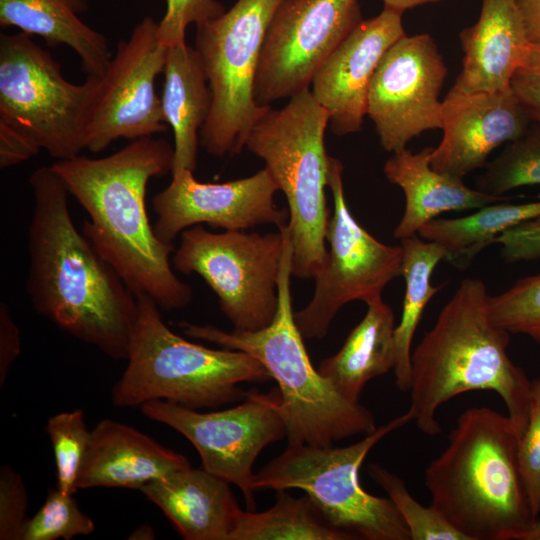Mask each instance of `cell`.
Returning a JSON list of instances; mask_svg holds the SVG:
<instances>
[{
  "label": "cell",
  "mask_w": 540,
  "mask_h": 540,
  "mask_svg": "<svg viewBox=\"0 0 540 540\" xmlns=\"http://www.w3.org/2000/svg\"><path fill=\"white\" fill-rule=\"evenodd\" d=\"M26 289L34 310L106 356L127 359L138 302L73 222L69 192L51 166L29 177Z\"/></svg>",
  "instance_id": "6da1fadb"
},
{
  "label": "cell",
  "mask_w": 540,
  "mask_h": 540,
  "mask_svg": "<svg viewBox=\"0 0 540 540\" xmlns=\"http://www.w3.org/2000/svg\"><path fill=\"white\" fill-rule=\"evenodd\" d=\"M174 149L165 139L144 137L101 158L76 156L51 166L89 216L82 233L136 294L161 309L186 307L193 291L173 271L172 243L150 224L146 191L152 178L172 171Z\"/></svg>",
  "instance_id": "7a4b0ae2"
},
{
  "label": "cell",
  "mask_w": 540,
  "mask_h": 540,
  "mask_svg": "<svg viewBox=\"0 0 540 540\" xmlns=\"http://www.w3.org/2000/svg\"><path fill=\"white\" fill-rule=\"evenodd\" d=\"M488 297L482 280H462L411 355L408 411L423 434H440L439 407L471 391L497 393L520 437L526 428L531 380L509 358L510 333L490 321Z\"/></svg>",
  "instance_id": "3957f363"
},
{
  "label": "cell",
  "mask_w": 540,
  "mask_h": 540,
  "mask_svg": "<svg viewBox=\"0 0 540 540\" xmlns=\"http://www.w3.org/2000/svg\"><path fill=\"white\" fill-rule=\"evenodd\" d=\"M519 439L508 415L472 407L426 468L430 505L467 540H522L538 519L519 469Z\"/></svg>",
  "instance_id": "277c9868"
},
{
  "label": "cell",
  "mask_w": 540,
  "mask_h": 540,
  "mask_svg": "<svg viewBox=\"0 0 540 540\" xmlns=\"http://www.w3.org/2000/svg\"><path fill=\"white\" fill-rule=\"evenodd\" d=\"M280 230L284 249L278 276L279 303L267 327L226 332L212 325H179L191 338L248 353L261 362L279 386L288 444L324 447L345 438L368 435L377 428L372 412L340 395L311 363L292 308L290 231L287 224Z\"/></svg>",
  "instance_id": "5b68a950"
},
{
  "label": "cell",
  "mask_w": 540,
  "mask_h": 540,
  "mask_svg": "<svg viewBox=\"0 0 540 540\" xmlns=\"http://www.w3.org/2000/svg\"><path fill=\"white\" fill-rule=\"evenodd\" d=\"M135 296L138 316L126 369L112 389L115 406L140 407L163 400L196 410L217 408L245 397L241 383L271 379L261 362L248 353L211 349L177 335L150 297Z\"/></svg>",
  "instance_id": "8992f818"
},
{
  "label": "cell",
  "mask_w": 540,
  "mask_h": 540,
  "mask_svg": "<svg viewBox=\"0 0 540 540\" xmlns=\"http://www.w3.org/2000/svg\"><path fill=\"white\" fill-rule=\"evenodd\" d=\"M329 115L305 89L280 109L271 107L251 129L245 144L262 159L288 204L292 276L314 278L324 267L331 217L325 188L329 159L324 136Z\"/></svg>",
  "instance_id": "52a82bcc"
},
{
  "label": "cell",
  "mask_w": 540,
  "mask_h": 540,
  "mask_svg": "<svg viewBox=\"0 0 540 540\" xmlns=\"http://www.w3.org/2000/svg\"><path fill=\"white\" fill-rule=\"evenodd\" d=\"M413 421L409 411L376 428L353 444L334 447L288 444L255 473V490H303L335 528L352 539L411 540L410 532L387 497L366 492L360 467L386 435Z\"/></svg>",
  "instance_id": "ba28073f"
},
{
  "label": "cell",
  "mask_w": 540,
  "mask_h": 540,
  "mask_svg": "<svg viewBox=\"0 0 540 540\" xmlns=\"http://www.w3.org/2000/svg\"><path fill=\"white\" fill-rule=\"evenodd\" d=\"M284 0H237L219 17L197 25L195 45L212 92L200 144L212 156L239 154L271 107L259 105L254 82L271 21Z\"/></svg>",
  "instance_id": "9c48e42d"
},
{
  "label": "cell",
  "mask_w": 540,
  "mask_h": 540,
  "mask_svg": "<svg viewBox=\"0 0 540 540\" xmlns=\"http://www.w3.org/2000/svg\"><path fill=\"white\" fill-rule=\"evenodd\" d=\"M101 78L68 81L32 36L0 34V121L29 136L57 160L85 149V131Z\"/></svg>",
  "instance_id": "30bf717a"
},
{
  "label": "cell",
  "mask_w": 540,
  "mask_h": 540,
  "mask_svg": "<svg viewBox=\"0 0 540 540\" xmlns=\"http://www.w3.org/2000/svg\"><path fill=\"white\" fill-rule=\"evenodd\" d=\"M284 235L245 231L215 233L202 225L180 234L171 264L196 273L216 294L221 312L237 331H258L274 319Z\"/></svg>",
  "instance_id": "8fae6325"
},
{
  "label": "cell",
  "mask_w": 540,
  "mask_h": 540,
  "mask_svg": "<svg viewBox=\"0 0 540 540\" xmlns=\"http://www.w3.org/2000/svg\"><path fill=\"white\" fill-rule=\"evenodd\" d=\"M342 172L341 161L330 156L328 187L334 208L326 233L327 259L314 277L315 289L310 302L294 312L304 339L324 338L345 304L360 300L367 305L382 298L385 286L402 276V246L378 241L353 217L345 200Z\"/></svg>",
  "instance_id": "7c38bea8"
},
{
  "label": "cell",
  "mask_w": 540,
  "mask_h": 540,
  "mask_svg": "<svg viewBox=\"0 0 540 540\" xmlns=\"http://www.w3.org/2000/svg\"><path fill=\"white\" fill-rule=\"evenodd\" d=\"M277 392L249 390L237 406L212 412L163 400L145 402L140 410L183 435L199 453L202 468L237 486L247 510L254 511L253 465L266 446L287 436Z\"/></svg>",
  "instance_id": "4fadbf2b"
},
{
  "label": "cell",
  "mask_w": 540,
  "mask_h": 540,
  "mask_svg": "<svg viewBox=\"0 0 540 540\" xmlns=\"http://www.w3.org/2000/svg\"><path fill=\"white\" fill-rule=\"evenodd\" d=\"M362 20L358 0H284L261 51L256 102L269 106L309 89L320 66Z\"/></svg>",
  "instance_id": "5bb4252c"
},
{
  "label": "cell",
  "mask_w": 540,
  "mask_h": 540,
  "mask_svg": "<svg viewBox=\"0 0 540 540\" xmlns=\"http://www.w3.org/2000/svg\"><path fill=\"white\" fill-rule=\"evenodd\" d=\"M158 22L144 17L121 40L98 92L85 131V149L99 153L114 141L153 137L167 130L155 83L163 73L167 47L157 36Z\"/></svg>",
  "instance_id": "9a60e30c"
},
{
  "label": "cell",
  "mask_w": 540,
  "mask_h": 540,
  "mask_svg": "<svg viewBox=\"0 0 540 540\" xmlns=\"http://www.w3.org/2000/svg\"><path fill=\"white\" fill-rule=\"evenodd\" d=\"M447 67L429 34H406L383 55L370 84L367 115L381 146L397 152L442 126L441 88Z\"/></svg>",
  "instance_id": "2e32d148"
},
{
  "label": "cell",
  "mask_w": 540,
  "mask_h": 540,
  "mask_svg": "<svg viewBox=\"0 0 540 540\" xmlns=\"http://www.w3.org/2000/svg\"><path fill=\"white\" fill-rule=\"evenodd\" d=\"M169 185L152 199L157 219L156 236L172 243L185 229L207 224L224 231H245L272 224L280 229L287 224L289 212L278 209L274 194L278 186L266 168L246 178L224 183H202L193 171L171 173Z\"/></svg>",
  "instance_id": "e0dca14e"
},
{
  "label": "cell",
  "mask_w": 540,
  "mask_h": 540,
  "mask_svg": "<svg viewBox=\"0 0 540 540\" xmlns=\"http://www.w3.org/2000/svg\"><path fill=\"white\" fill-rule=\"evenodd\" d=\"M402 14L384 8L362 20L314 75L312 95L327 111L335 135L361 130L373 75L385 52L405 35Z\"/></svg>",
  "instance_id": "ac0fdd59"
},
{
  "label": "cell",
  "mask_w": 540,
  "mask_h": 540,
  "mask_svg": "<svg viewBox=\"0 0 540 540\" xmlns=\"http://www.w3.org/2000/svg\"><path fill=\"white\" fill-rule=\"evenodd\" d=\"M529 120L512 88L468 93L452 87L442 101L443 137L431 167L463 179L485 167L497 147L521 137Z\"/></svg>",
  "instance_id": "d6986e66"
},
{
  "label": "cell",
  "mask_w": 540,
  "mask_h": 540,
  "mask_svg": "<svg viewBox=\"0 0 540 540\" xmlns=\"http://www.w3.org/2000/svg\"><path fill=\"white\" fill-rule=\"evenodd\" d=\"M189 466L184 455L162 446L134 427L103 419L91 431L77 489L140 490Z\"/></svg>",
  "instance_id": "ffe728a7"
},
{
  "label": "cell",
  "mask_w": 540,
  "mask_h": 540,
  "mask_svg": "<svg viewBox=\"0 0 540 540\" xmlns=\"http://www.w3.org/2000/svg\"><path fill=\"white\" fill-rule=\"evenodd\" d=\"M459 38L462 69L453 88L468 93L510 89L531 44L517 0H482L477 22Z\"/></svg>",
  "instance_id": "44dd1931"
},
{
  "label": "cell",
  "mask_w": 540,
  "mask_h": 540,
  "mask_svg": "<svg viewBox=\"0 0 540 540\" xmlns=\"http://www.w3.org/2000/svg\"><path fill=\"white\" fill-rule=\"evenodd\" d=\"M229 482L191 466L140 491L186 540H229L241 510Z\"/></svg>",
  "instance_id": "7402d4cb"
},
{
  "label": "cell",
  "mask_w": 540,
  "mask_h": 540,
  "mask_svg": "<svg viewBox=\"0 0 540 540\" xmlns=\"http://www.w3.org/2000/svg\"><path fill=\"white\" fill-rule=\"evenodd\" d=\"M433 147L417 153L406 148L394 152L384 165L389 182L399 186L405 196V208L394 237L403 240L418 234L420 228L447 211L480 209L508 197L495 196L466 186L462 178L431 167Z\"/></svg>",
  "instance_id": "603a6c76"
},
{
  "label": "cell",
  "mask_w": 540,
  "mask_h": 540,
  "mask_svg": "<svg viewBox=\"0 0 540 540\" xmlns=\"http://www.w3.org/2000/svg\"><path fill=\"white\" fill-rule=\"evenodd\" d=\"M161 96L163 115L174 136L172 172L197 166L200 131L212 106V92L201 57L187 43L167 49Z\"/></svg>",
  "instance_id": "cb8c5ba5"
},
{
  "label": "cell",
  "mask_w": 540,
  "mask_h": 540,
  "mask_svg": "<svg viewBox=\"0 0 540 540\" xmlns=\"http://www.w3.org/2000/svg\"><path fill=\"white\" fill-rule=\"evenodd\" d=\"M86 7L85 0H0V26L38 36L51 47H70L86 75L101 78L112 54L105 35L81 19Z\"/></svg>",
  "instance_id": "d4e9b609"
},
{
  "label": "cell",
  "mask_w": 540,
  "mask_h": 540,
  "mask_svg": "<svg viewBox=\"0 0 540 540\" xmlns=\"http://www.w3.org/2000/svg\"><path fill=\"white\" fill-rule=\"evenodd\" d=\"M349 333L341 349L323 359L318 372L345 399L359 402L365 385L395 368V316L379 298Z\"/></svg>",
  "instance_id": "484cf974"
},
{
  "label": "cell",
  "mask_w": 540,
  "mask_h": 540,
  "mask_svg": "<svg viewBox=\"0 0 540 540\" xmlns=\"http://www.w3.org/2000/svg\"><path fill=\"white\" fill-rule=\"evenodd\" d=\"M504 202L486 205L465 217L435 218L423 225L418 235L442 246L445 260L457 269H465L500 234L523 221L540 217V201Z\"/></svg>",
  "instance_id": "4316f807"
},
{
  "label": "cell",
  "mask_w": 540,
  "mask_h": 540,
  "mask_svg": "<svg viewBox=\"0 0 540 540\" xmlns=\"http://www.w3.org/2000/svg\"><path fill=\"white\" fill-rule=\"evenodd\" d=\"M403 248L402 276L405 293L401 320L395 327L396 365L395 383L402 392L411 388V346L414 334L425 307L441 290L443 285L431 283L432 273L437 264L445 259L446 251L439 244L422 239L420 236L401 240Z\"/></svg>",
  "instance_id": "83f0119b"
},
{
  "label": "cell",
  "mask_w": 540,
  "mask_h": 540,
  "mask_svg": "<svg viewBox=\"0 0 540 540\" xmlns=\"http://www.w3.org/2000/svg\"><path fill=\"white\" fill-rule=\"evenodd\" d=\"M229 540H353L332 526L306 494L277 490L275 503L256 512L239 511Z\"/></svg>",
  "instance_id": "f1b7e54d"
},
{
  "label": "cell",
  "mask_w": 540,
  "mask_h": 540,
  "mask_svg": "<svg viewBox=\"0 0 540 540\" xmlns=\"http://www.w3.org/2000/svg\"><path fill=\"white\" fill-rule=\"evenodd\" d=\"M485 167L477 186L491 195L502 196L518 187L540 185V128L509 142Z\"/></svg>",
  "instance_id": "f546056e"
},
{
  "label": "cell",
  "mask_w": 540,
  "mask_h": 540,
  "mask_svg": "<svg viewBox=\"0 0 540 540\" xmlns=\"http://www.w3.org/2000/svg\"><path fill=\"white\" fill-rule=\"evenodd\" d=\"M369 474L394 504L411 540H467L434 507L421 505L397 474L377 463L369 465Z\"/></svg>",
  "instance_id": "4dcf8cb0"
},
{
  "label": "cell",
  "mask_w": 540,
  "mask_h": 540,
  "mask_svg": "<svg viewBox=\"0 0 540 540\" xmlns=\"http://www.w3.org/2000/svg\"><path fill=\"white\" fill-rule=\"evenodd\" d=\"M56 466L57 487L66 494L77 492V481L90 439L81 409L51 416L46 425Z\"/></svg>",
  "instance_id": "1f68e13d"
},
{
  "label": "cell",
  "mask_w": 540,
  "mask_h": 540,
  "mask_svg": "<svg viewBox=\"0 0 540 540\" xmlns=\"http://www.w3.org/2000/svg\"><path fill=\"white\" fill-rule=\"evenodd\" d=\"M94 530L93 520L81 511L74 495L56 487L48 490L41 508L26 520L20 540H70Z\"/></svg>",
  "instance_id": "d6a6232c"
},
{
  "label": "cell",
  "mask_w": 540,
  "mask_h": 540,
  "mask_svg": "<svg viewBox=\"0 0 540 540\" xmlns=\"http://www.w3.org/2000/svg\"><path fill=\"white\" fill-rule=\"evenodd\" d=\"M490 321L510 334L540 331V273L516 281L508 290L488 297Z\"/></svg>",
  "instance_id": "836d02e7"
},
{
  "label": "cell",
  "mask_w": 540,
  "mask_h": 540,
  "mask_svg": "<svg viewBox=\"0 0 540 540\" xmlns=\"http://www.w3.org/2000/svg\"><path fill=\"white\" fill-rule=\"evenodd\" d=\"M518 462L533 515H540V377L531 381L526 428L519 439Z\"/></svg>",
  "instance_id": "e575fe53"
},
{
  "label": "cell",
  "mask_w": 540,
  "mask_h": 540,
  "mask_svg": "<svg viewBox=\"0 0 540 540\" xmlns=\"http://www.w3.org/2000/svg\"><path fill=\"white\" fill-rule=\"evenodd\" d=\"M166 11L158 22L159 42L169 48L186 44V28L200 25L222 15L226 10L218 0H165Z\"/></svg>",
  "instance_id": "d590c367"
},
{
  "label": "cell",
  "mask_w": 540,
  "mask_h": 540,
  "mask_svg": "<svg viewBox=\"0 0 540 540\" xmlns=\"http://www.w3.org/2000/svg\"><path fill=\"white\" fill-rule=\"evenodd\" d=\"M28 492L21 475L9 465L0 468V539L20 540L28 519Z\"/></svg>",
  "instance_id": "8d00e7d4"
},
{
  "label": "cell",
  "mask_w": 540,
  "mask_h": 540,
  "mask_svg": "<svg viewBox=\"0 0 540 540\" xmlns=\"http://www.w3.org/2000/svg\"><path fill=\"white\" fill-rule=\"evenodd\" d=\"M501 255L508 263L540 258V217L523 221L496 237Z\"/></svg>",
  "instance_id": "74e56055"
},
{
  "label": "cell",
  "mask_w": 540,
  "mask_h": 540,
  "mask_svg": "<svg viewBox=\"0 0 540 540\" xmlns=\"http://www.w3.org/2000/svg\"><path fill=\"white\" fill-rule=\"evenodd\" d=\"M39 146L24 132L0 121V167L21 164L40 152Z\"/></svg>",
  "instance_id": "f35d334b"
},
{
  "label": "cell",
  "mask_w": 540,
  "mask_h": 540,
  "mask_svg": "<svg viewBox=\"0 0 540 540\" xmlns=\"http://www.w3.org/2000/svg\"><path fill=\"white\" fill-rule=\"evenodd\" d=\"M21 353L20 330L5 302L0 303V387L8 377L11 366Z\"/></svg>",
  "instance_id": "ab89813d"
},
{
  "label": "cell",
  "mask_w": 540,
  "mask_h": 540,
  "mask_svg": "<svg viewBox=\"0 0 540 540\" xmlns=\"http://www.w3.org/2000/svg\"><path fill=\"white\" fill-rule=\"evenodd\" d=\"M511 88L529 119L540 124V79L518 71L511 81Z\"/></svg>",
  "instance_id": "60d3db41"
},
{
  "label": "cell",
  "mask_w": 540,
  "mask_h": 540,
  "mask_svg": "<svg viewBox=\"0 0 540 540\" xmlns=\"http://www.w3.org/2000/svg\"><path fill=\"white\" fill-rule=\"evenodd\" d=\"M528 39L540 42V0H517Z\"/></svg>",
  "instance_id": "b9f144b4"
},
{
  "label": "cell",
  "mask_w": 540,
  "mask_h": 540,
  "mask_svg": "<svg viewBox=\"0 0 540 540\" xmlns=\"http://www.w3.org/2000/svg\"><path fill=\"white\" fill-rule=\"evenodd\" d=\"M518 71L540 79V42L530 44L523 65Z\"/></svg>",
  "instance_id": "7bdbcfd3"
},
{
  "label": "cell",
  "mask_w": 540,
  "mask_h": 540,
  "mask_svg": "<svg viewBox=\"0 0 540 540\" xmlns=\"http://www.w3.org/2000/svg\"><path fill=\"white\" fill-rule=\"evenodd\" d=\"M438 1L441 0H383V3L384 8L392 9L403 13L406 9Z\"/></svg>",
  "instance_id": "ee69618b"
},
{
  "label": "cell",
  "mask_w": 540,
  "mask_h": 540,
  "mask_svg": "<svg viewBox=\"0 0 540 540\" xmlns=\"http://www.w3.org/2000/svg\"><path fill=\"white\" fill-rule=\"evenodd\" d=\"M128 539H135V540H151L155 539V531L154 529L147 524L141 525L138 528H136L128 537Z\"/></svg>",
  "instance_id": "f6af8a7d"
},
{
  "label": "cell",
  "mask_w": 540,
  "mask_h": 540,
  "mask_svg": "<svg viewBox=\"0 0 540 540\" xmlns=\"http://www.w3.org/2000/svg\"><path fill=\"white\" fill-rule=\"evenodd\" d=\"M522 540H540V519L538 518L525 533Z\"/></svg>",
  "instance_id": "bcb514c9"
},
{
  "label": "cell",
  "mask_w": 540,
  "mask_h": 540,
  "mask_svg": "<svg viewBox=\"0 0 540 540\" xmlns=\"http://www.w3.org/2000/svg\"><path fill=\"white\" fill-rule=\"evenodd\" d=\"M529 336L540 346V331L533 332Z\"/></svg>",
  "instance_id": "7dc6e473"
}]
</instances>
